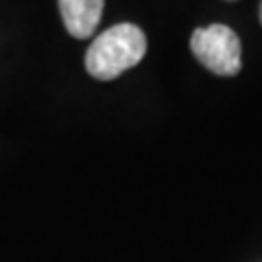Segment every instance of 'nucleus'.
<instances>
[{
    "label": "nucleus",
    "mask_w": 262,
    "mask_h": 262,
    "mask_svg": "<svg viewBox=\"0 0 262 262\" xmlns=\"http://www.w3.org/2000/svg\"><path fill=\"white\" fill-rule=\"evenodd\" d=\"M146 37L140 27L129 22L103 31L85 53V70L98 81H112L142 61Z\"/></svg>",
    "instance_id": "nucleus-1"
},
{
    "label": "nucleus",
    "mask_w": 262,
    "mask_h": 262,
    "mask_svg": "<svg viewBox=\"0 0 262 262\" xmlns=\"http://www.w3.org/2000/svg\"><path fill=\"white\" fill-rule=\"evenodd\" d=\"M190 51L201 66L219 77H234L241 72V39L225 24H210L192 33Z\"/></svg>",
    "instance_id": "nucleus-2"
},
{
    "label": "nucleus",
    "mask_w": 262,
    "mask_h": 262,
    "mask_svg": "<svg viewBox=\"0 0 262 262\" xmlns=\"http://www.w3.org/2000/svg\"><path fill=\"white\" fill-rule=\"evenodd\" d=\"M105 0H59L66 31L77 39H88L101 22Z\"/></svg>",
    "instance_id": "nucleus-3"
},
{
    "label": "nucleus",
    "mask_w": 262,
    "mask_h": 262,
    "mask_svg": "<svg viewBox=\"0 0 262 262\" xmlns=\"http://www.w3.org/2000/svg\"><path fill=\"white\" fill-rule=\"evenodd\" d=\"M260 22H262V3H260Z\"/></svg>",
    "instance_id": "nucleus-4"
}]
</instances>
